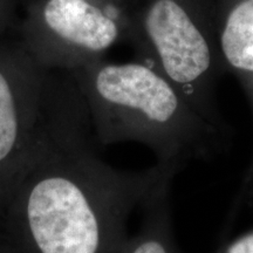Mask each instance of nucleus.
I'll return each instance as SVG.
<instances>
[{"label": "nucleus", "mask_w": 253, "mask_h": 253, "mask_svg": "<svg viewBox=\"0 0 253 253\" xmlns=\"http://www.w3.org/2000/svg\"><path fill=\"white\" fill-rule=\"evenodd\" d=\"M94 141L77 84L52 71L42 131L0 209V231L15 252L119 253L131 213L178 173L160 163L122 171L101 160Z\"/></svg>", "instance_id": "1"}, {"label": "nucleus", "mask_w": 253, "mask_h": 253, "mask_svg": "<svg viewBox=\"0 0 253 253\" xmlns=\"http://www.w3.org/2000/svg\"><path fill=\"white\" fill-rule=\"evenodd\" d=\"M86 101L101 145L135 142L157 163L181 171L192 161L221 153L227 129L204 118L164 75L143 61L103 58L68 72Z\"/></svg>", "instance_id": "2"}, {"label": "nucleus", "mask_w": 253, "mask_h": 253, "mask_svg": "<svg viewBox=\"0 0 253 253\" xmlns=\"http://www.w3.org/2000/svg\"><path fill=\"white\" fill-rule=\"evenodd\" d=\"M125 38L204 118L227 129L216 86L225 73L217 42L212 0H143L125 13Z\"/></svg>", "instance_id": "3"}, {"label": "nucleus", "mask_w": 253, "mask_h": 253, "mask_svg": "<svg viewBox=\"0 0 253 253\" xmlns=\"http://www.w3.org/2000/svg\"><path fill=\"white\" fill-rule=\"evenodd\" d=\"M125 39V13L100 0H34L20 27V42L41 67L71 72L103 58Z\"/></svg>", "instance_id": "4"}, {"label": "nucleus", "mask_w": 253, "mask_h": 253, "mask_svg": "<svg viewBox=\"0 0 253 253\" xmlns=\"http://www.w3.org/2000/svg\"><path fill=\"white\" fill-rule=\"evenodd\" d=\"M50 72L19 40L0 39V209L42 131Z\"/></svg>", "instance_id": "5"}, {"label": "nucleus", "mask_w": 253, "mask_h": 253, "mask_svg": "<svg viewBox=\"0 0 253 253\" xmlns=\"http://www.w3.org/2000/svg\"><path fill=\"white\" fill-rule=\"evenodd\" d=\"M217 42L225 71L253 82V0H217Z\"/></svg>", "instance_id": "6"}, {"label": "nucleus", "mask_w": 253, "mask_h": 253, "mask_svg": "<svg viewBox=\"0 0 253 253\" xmlns=\"http://www.w3.org/2000/svg\"><path fill=\"white\" fill-rule=\"evenodd\" d=\"M171 183L161 186L145 202L140 229L126 239L119 253H179L170 208Z\"/></svg>", "instance_id": "7"}, {"label": "nucleus", "mask_w": 253, "mask_h": 253, "mask_svg": "<svg viewBox=\"0 0 253 253\" xmlns=\"http://www.w3.org/2000/svg\"><path fill=\"white\" fill-rule=\"evenodd\" d=\"M217 253H253V230L223 245Z\"/></svg>", "instance_id": "8"}, {"label": "nucleus", "mask_w": 253, "mask_h": 253, "mask_svg": "<svg viewBox=\"0 0 253 253\" xmlns=\"http://www.w3.org/2000/svg\"><path fill=\"white\" fill-rule=\"evenodd\" d=\"M14 11V0H0V34L13 23Z\"/></svg>", "instance_id": "9"}, {"label": "nucleus", "mask_w": 253, "mask_h": 253, "mask_svg": "<svg viewBox=\"0 0 253 253\" xmlns=\"http://www.w3.org/2000/svg\"><path fill=\"white\" fill-rule=\"evenodd\" d=\"M0 253H17L13 250V248L9 245L7 240L5 239V237L1 233V231H0Z\"/></svg>", "instance_id": "10"}, {"label": "nucleus", "mask_w": 253, "mask_h": 253, "mask_svg": "<svg viewBox=\"0 0 253 253\" xmlns=\"http://www.w3.org/2000/svg\"><path fill=\"white\" fill-rule=\"evenodd\" d=\"M246 184L251 185L252 188H253V162H252V167H251V169L249 170L248 177H246Z\"/></svg>", "instance_id": "11"}, {"label": "nucleus", "mask_w": 253, "mask_h": 253, "mask_svg": "<svg viewBox=\"0 0 253 253\" xmlns=\"http://www.w3.org/2000/svg\"><path fill=\"white\" fill-rule=\"evenodd\" d=\"M100 1H104V2H110V4H115L116 0H100Z\"/></svg>", "instance_id": "12"}]
</instances>
